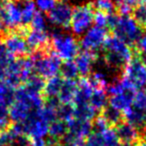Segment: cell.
I'll use <instances>...</instances> for the list:
<instances>
[{"label":"cell","instance_id":"obj_1","mask_svg":"<svg viewBox=\"0 0 146 146\" xmlns=\"http://www.w3.org/2000/svg\"><path fill=\"white\" fill-rule=\"evenodd\" d=\"M108 27L112 29L114 36L128 45L136 44L143 33V28L130 14H109Z\"/></svg>","mask_w":146,"mask_h":146},{"label":"cell","instance_id":"obj_2","mask_svg":"<svg viewBox=\"0 0 146 146\" xmlns=\"http://www.w3.org/2000/svg\"><path fill=\"white\" fill-rule=\"evenodd\" d=\"M104 54L102 57L104 64L111 70H121L128 61L132 58V50L130 45L120 40L116 36L106 39L103 46Z\"/></svg>","mask_w":146,"mask_h":146},{"label":"cell","instance_id":"obj_3","mask_svg":"<svg viewBox=\"0 0 146 146\" xmlns=\"http://www.w3.org/2000/svg\"><path fill=\"white\" fill-rule=\"evenodd\" d=\"M50 44L53 52L63 61L74 60L79 53L80 45L75 35L65 31H53L50 36Z\"/></svg>","mask_w":146,"mask_h":146},{"label":"cell","instance_id":"obj_4","mask_svg":"<svg viewBox=\"0 0 146 146\" xmlns=\"http://www.w3.org/2000/svg\"><path fill=\"white\" fill-rule=\"evenodd\" d=\"M33 64V72L40 77L49 78L58 75L61 68V59L54 52L36 51L31 57Z\"/></svg>","mask_w":146,"mask_h":146},{"label":"cell","instance_id":"obj_5","mask_svg":"<svg viewBox=\"0 0 146 146\" xmlns=\"http://www.w3.org/2000/svg\"><path fill=\"white\" fill-rule=\"evenodd\" d=\"M94 23V8L91 2L82 3L73 8L70 29L75 36H82Z\"/></svg>","mask_w":146,"mask_h":146},{"label":"cell","instance_id":"obj_6","mask_svg":"<svg viewBox=\"0 0 146 146\" xmlns=\"http://www.w3.org/2000/svg\"><path fill=\"white\" fill-rule=\"evenodd\" d=\"M33 64L31 58L21 57L14 59L9 65L4 79L14 87H19L32 75Z\"/></svg>","mask_w":146,"mask_h":146},{"label":"cell","instance_id":"obj_7","mask_svg":"<svg viewBox=\"0 0 146 146\" xmlns=\"http://www.w3.org/2000/svg\"><path fill=\"white\" fill-rule=\"evenodd\" d=\"M122 77L136 90L146 87V62L139 56L132 57L123 68Z\"/></svg>","mask_w":146,"mask_h":146},{"label":"cell","instance_id":"obj_8","mask_svg":"<svg viewBox=\"0 0 146 146\" xmlns=\"http://www.w3.org/2000/svg\"><path fill=\"white\" fill-rule=\"evenodd\" d=\"M107 38V29L104 27L94 25V26L90 27L81 36L79 45L84 50L95 53L103 49L104 43Z\"/></svg>","mask_w":146,"mask_h":146},{"label":"cell","instance_id":"obj_9","mask_svg":"<svg viewBox=\"0 0 146 146\" xmlns=\"http://www.w3.org/2000/svg\"><path fill=\"white\" fill-rule=\"evenodd\" d=\"M67 126H68V131L62 140L73 142L78 146H81L84 143V140H86V138L93 130V124L91 123V121L77 119V118H73L69 122H67Z\"/></svg>","mask_w":146,"mask_h":146},{"label":"cell","instance_id":"obj_10","mask_svg":"<svg viewBox=\"0 0 146 146\" xmlns=\"http://www.w3.org/2000/svg\"><path fill=\"white\" fill-rule=\"evenodd\" d=\"M73 8L68 2L62 0L56 3L54 7L47 13V19L53 26L63 30L70 28L71 16Z\"/></svg>","mask_w":146,"mask_h":146},{"label":"cell","instance_id":"obj_11","mask_svg":"<svg viewBox=\"0 0 146 146\" xmlns=\"http://www.w3.org/2000/svg\"><path fill=\"white\" fill-rule=\"evenodd\" d=\"M3 42L6 45L9 52L14 57H18V58L26 57L30 51L25 36L20 32L8 33L5 36Z\"/></svg>","mask_w":146,"mask_h":146},{"label":"cell","instance_id":"obj_12","mask_svg":"<svg viewBox=\"0 0 146 146\" xmlns=\"http://www.w3.org/2000/svg\"><path fill=\"white\" fill-rule=\"evenodd\" d=\"M135 93L136 89L128 83L127 86L122 91H120L119 93L109 96V99H108L109 105L121 112L126 111L133 104Z\"/></svg>","mask_w":146,"mask_h":146},{"label":"cell","instance_id":"obj_13","mask_svg":"<svg viewBox=\"0 0 146 146\" xmlns=\"http://www.w3.org/2000/svg\"><path fill=\"white\" fill-rule=\"evenodd\" d=\"M24 36L26 37L25 39L30 50L43 51L50 43V35L48 34V31L35 30L31 28L30 30L26 31Z\"/></svg>","mask_w":146,"mask_h":146},{"label":"cell","instance_id":"obj_14","mask_svg":"<svg viewBox=\"0 0 146 146\" xmlns=\"http://www.w3.org/2000/svg\"><path fill=\"white\" fill-rule=\"evenodd\" d=\"M74 62L78 69V73L82 77H86L87 75L91 74L94 65L97 62V56L95 53L90 51H82L77 54L74 58Z\"/></svg>","mask_w":146,"mask_h":146},{"label":"cell","instance_id":"obj_15","mask_svg":"<svg viewBox=\"0 0 146 146\" xmlns=\"http://www.w3.org/2000/svg\"><path fill=\"white\" fill-rule=\"evenodd\" d=\"M123 117L126 122L131 124L139 132L145 133L146 131V111L141 110L139 108L134 107L133 105L124 111Z\"/></svg>","mask_w":146,"mask_h":146},{"label":"cell","instance_id":"obj_16","mask_svg":"<svg viewBox=\"0 0 146 146\" xmlns=\"http://www.w3.org/2000/svg\"><path fill=\"white\" fill-rule=\"evenodd\" d=\"M115 132L121 142L134 145L137 141H139L140 132L134 126L128 122H120L115 126Z\"/></svg>","mask_w":146,"mask_h":146},{"label":"cell","instance_id":"obj_17","mask_svg":"<svg viewBox=\"0 0 146 146\" xmlns=\"http://www.w3.org/2000/svg\"><path fill=\"white\" fill-rule=\"evenodd\" d=\"M95 88L91 85L88 78L83 77L77 85V91H76L75 97L73 99V105H81V104L89 103L90 97L93 93Z\"/></svg>","mask_w":146,"mask_h":146},{"label":"cell","instance_id":"obj_18","mask_svg":"<svg viewBox=\"0 0 146 146\" xmlns=\"http://www.w3.org/2000/svg\"><path fill=\"white\" fill-rule=\"evenodd\" d=\"M78 83L73 79H64L63 80L62 86L57 96L60 103L69 104L72 103L73 99L75 97L76 91H77Z\"/></svg>","mask_w":146,"mask_h":146},{"label":"cell","instance_id":"obj_19","mask_svg":"<svg viewBox=\"0 0 146 146\" xmlns=\"http://www.w3.org/2000/svg\"><path fill=\"white\" fill-rule=\"evenodd\" d=\"M16 88L5 79H0V106L10 107L15 100Z\"/></svg>","mask_w":146,"mask_h":146},{"label":"cell","instance_id":"obj_20","mask_svg":"<svg viewBox=\"0 0 146 146\" xmlns=\"http://www.w3.org/2000/svg\"><path fill=\"white\" fill-rule=\"evenodd\" d=\"M67 131H68L67 122L61 119H55L54 121H52L49 124L48 135L47 136L52 140H54L55 142L59 143L66 136Z\"/></svg>","mask_w":146,"mask_h":146},{"label":"cell","instance_id":"obj_21","mask_svg":"<svg viewBox=\"0 0 146 146\" xmlns=\"http://www.w3.org/2000/svg\"><path fill=\"white\" fill-rule=\"evenodd\" d=\"M108 94L105 88H95L89 100V104L96 110L102 111L107 106Z\"/></svg>","mask_w":146,"mask_h":146},{"label":"cell","instance_id":"obj_22","mask_svg":"<svg viewBox=\"0 0 146 146\" xmlns=\"http://www.w3.org/2000/svg\"><path fill=\"white\" fill-rule=\"evenodd\" d=\"M21 7V15H22V25L30 24L34 17L35 13L37 12L36 6L33 0H19Z\"/></svg>","mask_w":146,"mask_h":146},{"label":"cell","instance_id":"obj_23","mask_svg":"<svg viewBox=\"0 0 146 146\" xmlns=\"http://www.w3.org/2000/svg\"><path fill=\"white\" fill-rule=\"evenodd\" d=\"M14 60V56L9 52L6 45L0 40V79H4L9 65Z\"/></svg>","mask_w":146,"mask_h":146},{"label":"cell","instance_id":"obj_24","mask_svg":"<svg viewBox=\"0 0 146 146\" xmlns=\"http://www.w3.org/2000/svg\"><path fill=\"white\" fill-rule=\"evenodd\" d=\"M63 80H64V78L60 77L58 75L49 78L47 80V82H45L44 91H43V94H44L45 97H57L59 94V91L61 89V86H62Z\"/></svg>","mask_w":146,"mask_h":146},{"label":"cell","instance_id":"obj_25","mask_svg":"<svg viewBox=\"0 0 146 146\" xmlns=\"http://www.w3.org/2000/svg\"><path fill=\"white\" fill-rule=\"evenodd\" d=\"M101 117L104 119V121L108 124L109 126H116L122 122L123 119V114L121 111L115 109L112 106L108 105L102 110Z\"/></svg>","mask_w":146,"mask_h":146},{"label":"cell","instance_id":"obj_26","mask_svg":"<svg viewBox=\"0 0 146 146\" xmlns=\"http://www.w3.org/2000/svg\"><path fill=\"white\" fill-rule=\"evenodd\" d=\"M24 86L30 93L35 94V95H42L43 91H44L45 87V82L42 77L39 75L35 74V75H31L26 82L24 83Z\"/></svg>","mask_w":146,"mask_h":146},{"label":"cell","instance_id":"obj_27","mask_svg":"<svg viewBox=\"0 0 146 146\" xmlns=\"http://www.w3.org/2000/svg\"><path fill=\"white\" fill-rule=\"evenodd\" d=\"M73 106H74V118L87 120V121H92L96 118L97 111L89 103Z\"/></svg>","mask_w":146,"mask_h":146},{"label":"cell","instance_id":"obj_28","mask_svg":"<svg viewBox=\"0 0 146 146\" xmlns=\"http://www.w3.org/2000/svg\"><path fill=\"white\" fill-rule=\"evenodd\" d=\"M60 73L64 79H73L75 80V78L79 75L78 73V69L76 67V64L74 62V60H69V61H64V63H62L60 68Z\"/></svg>","mask_w":146,"mask_h":146},{"label":"cell","instance_id":"obj_29","mask_svg":"<svg viewBox=\"0 0 146 146\" xmlns=\"http://www.w3.org/2000/svg\"><path fill=\"white\" fill-rule=\"evenodd\" d=\"M91 3L93 8L106 14H112L116 9V3L114 0H93Z\"/></svg>","mask_w":146,"mask_h":146},{"label":"cell","instance_id":"obj_30","mask_svg":"<svg viewBox=\"0 0 146 146\" xmlns=\"http://www.w3.org/2000/svg\"><path fill=\"white\" fill-rule=\"evenodd\" d=\"M73 118H74V106H73V104L61 103L57 109V119L69 122Z\"/></svg>","mask_w":146,"mask_h":146},{"label":"cell","instance_id":"obj_31","mask_svg":"<svg viewBox=\"0 0 146 146\" xmlns=\"http://www.w3.org/2000/svg\"><path fill=\"white\" fill-rule=\"evenodd\" d=\"M132 17L142 28L146 29V3L136 5L132 10Z\"/></svg>","mask_w":146,"mask_h":146},{"label":"cell","instance_id":"obj_32","mask_svg":"<svg viewBox=\"0 0 146 146\" xmlns=\"http://www.w3.org/2000/svg\"><path fill=\"white\" fill-rule=\"evenodd\" d=\"M30 24L32 29L40 31H47V29H48V19L44 15V13L37 11Z\"/></svg>","mask_w":146,"mask_h":146},{"label":"cell","instance_id":"obj_33","mask_svg":"<svg viewBox=\"0 0 146 146\" xmlns=\"http://www.w3.org/2000/svg\"><path fill=\"white\" fill-rule=\"evenodd\" d=\"M103 137V146H119L120 140L116 134L115 130L111 127H108L105 131L102 132Z\"/></svg>","mask_w":146,"mask_h":146},{"label":"cell","instance_id":"obj_34","mask_svg":"<svg viewBox=\"0 0 146 146\" xmlns=\"http://www.w3.org/2000/svg\"><path fill=\"white\" fill-rule=\"evenodd\" d=\"M10 114H9V107L0 106V132L10 128Z\"/></svg>","mask_w":146,"mask_h":146},{"label":"cell","instance_id":"obj_35","mask_svg":"<svg viewBox=\"0 0 146 146\" xmlns=\"http://www.w3.org/2000/svg\"><path fill=\"white\" fill-rule=\"evenodd\" d=\"M33 1H34L37 10L44 14L48 13L57 3V0H33Z\"/></svg>","mask_w":146,"mask_h":146},{"label":"cell","instance_id":"obj_36","mask_svg":"<svg viewBox=\"0 0 146 146\" xmlns=\"http://www.w3.org/2000/svg\"><path fill=\"white\" fill-rule=\"evenodd\" d=\"M132 105H133L134 107L139 108V109L146 111V91L145 90L140 89L139 91L136 92Z\"/></svg>","mask_w":146,"mask_h":146},{"label":"cell","instance_id":"obj_37","mask_svg":"<svg viewBox=\"0 0 146 146\" xmlns=\"http://www.w3.org/2000/svg\"><path fill=\"white\" fill-rule=\"evenodd\" d=\"M85 144L87 146H103V137L101 133L92 131L86 138Z\"/></svg>","mask_w":146,"mask_h":146},{"label":"cell","instance_id":"obj_38","mask_svg":"<svg viewBox=\"0 0 146 146\" xmlns=\"http://www.w3.org/2000/svg\"><path fill=\"white\" fill-rule=\"evenodd\" d=\"M108 18H109V14H106L104 12H100V11H96L94 13V23L95 25L100 27H108Z\"/></svg>","mask_w":146,"mask_h":146},{"label":"cell","instance_id":"obj_39","mask_svg":"<svg viewBox=\"0 0 146 146\" xmlns=\"http://www.w3.org/2000/svg\"><path fill=\"white\" fill-rule=\"evenodd\" d=\"M136 47H137V50L142 55L146 56V32L142 33L141 37H140L139 40L136 43Z\"/></svg>","mask_w":146,"mask_h":146},{"label":"cell","instance_id":"obj_40","mask_svg":"<svg viewBox=\"0 0 146 146\" xmlns=\"http://www.w3.org/2000/svg\"><path fill=\"white\" fill-rule=\"evenodd\" d=\"M30 146H47V143L44 138H30Z\"/></svg>","mask_w":146,"mask_h":146},{"label":"cell","instance_id":"obj_41","mask_svg":"<svg viewBox=\"0 0 146 146\" xmlns=\"http://www.w3.org/2000/svg\"><path fill=\"white\" fill-rule=\"evenodd\" d=\"M57 146H78V145L75 143H73V142L64 141V140H62V141H60L58 144H57Z\"/></svg>","mask_w":146,"mask_h":146},{"label":"cell","instance_id":"obj_42","mask_svg":"<svg viewBox=\"0 0 146 146\" xmlns=\"http://www.w3.org/2000/svg\"><path fill=\"white\" fill-rule=\"evenodd\" d=\"M133 146H146V139H143V140H139L137 141Z\"/></svg>","mask_w":146,"mask_h":146},{"label":"cell","instance_id":"obj_43","mask_svg":"<svg viewBox=\"0 0 146 146\" xmlns=\"http://www.w3.org/2000/svg\"><path fill=\"white\" fill-rule=\"evenodd\" d=\"M6 1H18V0H6Z\"/></svg>","mask_w":146,"mask_h":146},{"label":"cell","instance_id":"obj_44","mask_svg":"<svg viewBox=\"0 0 146 146\" xmlns=\"http://www.w3.org/2000/svg\"><path fill=\"white\" fill-rule=\"evenodd\" d=\"M142 2H143V3H146V0H142Z\"/></svg>","mask_w":146,"mask_h":146},{"label":"cell","instance_id":"obj_45","mask_svg":"<svg viewBox=\"0 0 146 146\" xmlns=\"http://www.w3.org/2000/svg\"><path fill=\"white\" fill-rule=\"evenodd\" d=\"M114 1H115V3H116V2H117V1H118V0H114Z\"/></svg>","mask_w":146,"mask_h":146},{"label":"cell","instance_id":"obj_46","mask_svg":"<svg viewBox=\"0 0 146 146\" xmlns=\"http://www.w3.org/2000/svg\"><path fill=\"white\" fill-rule=\"evenodd\" d=\"M144 60H145V62H146V56H145V58H144Z\"/></svg>","mask_w":146,"mask_h":146},{"label":"cell","instance_id":"obj_47","mask_svg":"<svg viewBox=\"0 0 146 146\" xmlns=\"http://www.w3.org/2000/svg\"><path fill=\"white\" fill-rule=\"evenodd\" d=\"M144 134H145V135H146V131H145V133H144Z\"/></svg>","mask_w":146,"mask_h":146},{"label":"cell","instance_id":"obj_48","mask_svg":"<svg viewBox=\"0 0 146 146\" xmlns=\"http://www.w3.org/2000/svg\"><path fill=\"white\" fill-rule=\"evenodd\" d=\"M64 1H65V0H64Z\"/></svg>","mask_w":146,"mask_h":146}]
</instances>
